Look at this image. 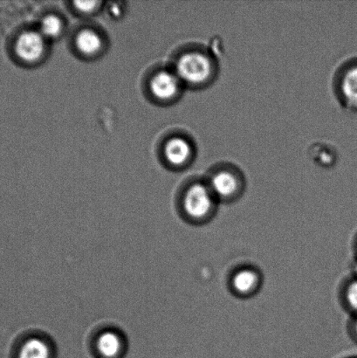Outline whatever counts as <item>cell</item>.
Here are the masks:
<instances>
[{
  "label": "cell",
  "mask_w": 357,
  "mask_h": 358,
  "mask_svg": "<svg viewBox=\"0 0 357 358\" xmlns=\"http://www.w3.org/2000/svg\"><path fill=\"white\" fill-rule=\"evenodd\" d=\"M344 358H357V355L356 356H349V357H346Z\"/></svg>",
  "instance_id": "ac0fdd59"
},
{
  "label": "cell",
  "mask_w": 357,
  "mask_h": 358,
  "mask_svg": "<svg viewBox=\"0 0 357 358\" xmlns=\"http://www.w3.org/2000/svg\"><path fill=\"white\" fill-rule=\"evenodd\" d=\"M99 3V2L96 1H77L75 2V6L80 13L84 14L92 13L97 9Z\"/></svg>",
  "instance_id": "5bb4252c"
},
{
  "label": "cell",
  "mask_w": 357,
  "mask_h": 358,
  "mask_svg": "<svg viewBox=\"0 0 357 358\" xmlns=\"http://www.w3.org/2000/svg\"><path fill=\"white\" fill-rule=\"evenodd\" d=\"M182 82L176 73L162 71L156 73L150 82V90L160 100H170L176 97L181 90Z\"/></svg>",
  "instance_id": "8992f818"
},
{
  "label": "cell",
  "mask_w": 357,
  "mask_h": 358,
  "mask_svg": "<svg viewBox=\"0 0 357 358\" xmlns=\"http://www.w3.org/2000/svg\"><path fill=\"white\" fill-rule=\"evenodd\" d=\"M122 347V339L115 332L106 331L98 338V352L105 358L117 357L121 352Z\"/></svg>",
  "instance_id": "30bf717a"
},
{
  "label": "cell",
  "mask_w": 357,
  "mask_h": 358,
  "mask_svg": "<svg viewBox=\"0 0 357 358\" xmlns=\"http://www.w3.org/2000/svg\"><path fill=\"white\" fill-rule=\"evenodd\" d=\"M354 250H355V255H356L355 259H357V235H356V237L355 238V242H354Z\"/></svg>",
  "instance_id": "e0dca14e"
},
{
  "label": "cell",
  "mask_w": 357,
  "mask_h": 358,
  "mask_svg": "<svg viewBox=\"0 0 357 358\" xmlns=\"http://www.w3.org/2000/svg\"><path fill=\"white\" fill-rule=\"evenodd\" d=\"M216 63L208 52L192 50L184 52L176 64V73L182 83L199 87L212 82L216 75Z\"/></svg>",
  "instance_id": "7a4b0ae2"
},
{
  "label": "cell",
  "mask_w": 357,
  "mask_h": 358,
  "mask_svg": "<svg viewBox=\"0 0 357 358\" xmlns=\"http://www.w3.org/2000/svg\"><path fill=\"white\" fill-rule=\"evenodd\" d=\"M14 48L17 57L23 62L29 63L37 62L45 52V37L38 31H24L17 38Z\"/></svg>",
  "instance_id": "5b68a950"
},
{
  "label": "cell",
  "mask_w": 357,
  "mask_h": 358,
  "mask_svg": "<svg viewBox=\"0 0 357 358\" xmlns=\"http://www.w3.org/2000/svg\"><path fill=\"white\" fill-rule=\"evenodd\" d=\"M166 157L169 163L176 167L185 166L194 156V147L187 139L176 136L170 139L166 146Z\"/></svg>",
  "instance_id": "52a82bcc"
},
{
  "label": "cell",
  "mask_w": 357,
  "mask_h": 358,
  "mask_svg": "<svg viewBox=\"0 0 357 358\" xmlns=\"http://www.w3.org/2000/svg\"><path fill=\"white\" fill-rule=\"evenodd\" d=\"M110 10L114 16L118 17L121 14V8L118 6H112Z\"/></svg>",
  "instance_id": "2e32d148"
},
{
  "label": "cell",
  "mask_w": 357,
  "mask_h": 358,
  "mask_svg": "<svg viewBox=\"0 0 357 358\" xmlns=\"http://www.w3.org/2000/svg\"><path fill=\"white\" fill-rule=\"evenodd\" d=\"M219 205L205 180L191 182L181 199L185 219L196 226L211 223L218 214Z\"/></svg>",
  "instance_id": "6da1fadb"
},
{
  "label": "cell",
  "mask_w": 357,
  "mask_h": 358,
  "mask_svg": "<svg viewBox=\"0 0 357 358\" xmlns=\"http://www.w3.org/2000/svg\"><path fill=\"white\" fill-rule=\"evenodd\" d=\"M338 91L344 104L357 108V64L349 66L342 72Z\"/></svg>",
  "instance_id": "ba28073f"
},
{
  "label": "cell",
  "mask_w": 357,
  "mask_h": 358,
  "mask_svg": "<svg viewBox=\"0 0 357 358\" xmlns=\"http://www.w3.org/2000/svg\"><path fill=\"white\" fill-rule=\"evenodd\" d=\"M347 332L349 338L357 345V315L351 317L347 324Z\"/></svg>",
  "instance_id": "9a60e30c"
},
{
  "label": "cell",
  "mask_w": 357,
  "mask_h": 358,
  "mask_svg": "<svg viewBox=\"0 0 357 358\" xmlns=\"http://www.w3.org/2000/svg\"><path fill=\"white\" fill-rule=\"evenodd\" d=\"M227 289L238 299H251L258 296L264 285V275L258 266L242 264L234 268L226 280Z\"/></svg>",
  "instance_id": "277c9868"
},
{
  "label": "cell",
  "mask_w": 357,
  "mask_h": 358,
  "mask_svg": "<svg viewBox=\"0 0 357 358\" xmlns=\"http://www.w3.org/2000/svg\"><path fill=\"white\" fill-rule=\"evenodd\" d=\"M77 48L85 55H94L103 47L100 35L93 30H83L76 38Z\"/></svg>",
  "instance_id": "8fae6325"
},
{
  "label": "cell",
  "mask_w": 357,
  "mask_h": 358,
  "mask_svg": "<svg viewBox=\"0 0 357 358\" xmlns=\"http://www.w3.org/2000/svg\"><path fill=\"white\" fill-rule=\"evenodd\" d=\"M63 23L59 17L49 15L45 17L41 22V34L45 38H54L61 34Z\"/></svg>",
  "instance_id": "4fadbf2b"
},
{
  "label": "cell",
  "mask_w": 357,
  "mask_h": 358,
  "mask_svg": "<svg viewBox=\"0 0 357 358\" xmlns=\"http://www.w3.org/2000/svg\"><path fill=\"white\" fill-rule=\"evenodd\" d=\"M205 181L219 203L225 205L238 201L246 189L242 173L231 166L214 168L210 171Z\"/></svg>",
  "instance_id": "3957f363"
},
{
  "label": "cell",
  "mask_w": 357,
  "mask_h": 358,
  "mask_svg": "<svg viewBox=\"0 0 357 358\" xmlns=\"http://www.w3.org/2000/svg\"><path fill=\"white\" fill-rule=\"evenodd\" d=\"M341 306L351 317L357 315V277L351 275L342 282L338 291Z\"/></svg>",
  "instance_id": "9c48e42d"
},
{
  "label": "cell",
  "mask_w": 357,
  "mask_h": 358,
  "mask_svg": "<svg viewBox=\"0 0 357 358\" xmlns=\"http://www.w3.org/2000/svg\"><path fill=\"white\" fill-rule=\"evenodd\" d=\"M51 350L47 343L40 338L28 339L21 346L19 358H50Z\"/></svg>",
  "instance_id": "7c38bea8"
}]
</instances>
